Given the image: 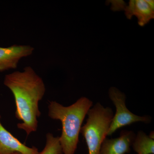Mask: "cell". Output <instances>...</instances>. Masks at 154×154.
Wrapping results in <instances>:
<instances>
[{"label":"cell","mask_w":154,"mask_h":154,"mask_svg":"<svg viewBox=\"0 0 154 154\" xmlns=\"http://www.w3.org/2000/svg\"><path fill=\"white\" fill-rule=\"evenodd\" d=\"M111 9L113 11H124L127 6L126 3L123 1H110Z\"/></svg>","instance_id":"cell-11"},{"label":"cell","mask_w":154,"mask_h":154,"mask_svg":"<svg viewBox=\"0 0 154 154\" xmlns=\"http://www.w3.org/2000/svg\"><path fill=\"white\" fill-rule=\"evenodd\" d=\"M0 115V154L18 152L22 154H38L35 147L28 146L15 137L5 128L1 122Z\"/></svg>","instance_id":"cell-7"},{"label":"cell","mask_w":154,"mask_h":154,"mask_svg":"<svg viewBox=\"0 0 154 154\" xmlns=\"http://www.w3.org/2000/svg\"><path fill=\"white\" fill-rule=\"evenodd\" d=\"M128 19L133 16L137 18L138 24L143 26L154 18V10L149 6L146 0H131L124 10Z\"/></svg>","instance_id":"cell-8"},{"label":"cell","mask_w":154,"mask_h":154,"mask_svg":"<svg viewBox=\"0 0 154 154\" xmlns=\"http://www.w3.org/2000/svg\"><path fill=\"white\" fill-rule=\"evenodd\" d=\"M109 98L112 101L116 109L113 115L107 136L113 134L116 130L137 122L148 124L151 122L152 118L148 116H139L131 112L125 104L126 96L124 93L115 87H111L108 91Z\"/></svg>","instance_id":"cell-4"},{"label":"cell","mask_w":154,"mask_h":154,"mask_svg":"<svg viewBox=\"0 0 154 154\" xmlns=\"http://www.w3.org/2000/svg\"><path fill=\"white\" fill-rule=\"evenodd\" d=\"M38 154H63L59 137H55L52 134L48 133L44 149Z\"/></svg>","instance_id":"cell-10"},{"label":"cell","mask_w":154,"mask_h":154,"mask_svg":"<svg viewBox=\"0 0 154 154\" xmlns=\"http://www.w3.org/2000/svg\"><path fill=\"white\" fill-rule=\"evenodd\" d=\"M10 154H22L21 153H19L18 152H15V153H11Z\"/></svg>","instance_id":"cell-13"},{"label":"cell","mask_w":154,"mask_h":154,"mask_svg":"<svg viewBox=\"0 0 154 154\" xmlns=\"http://www.w3.org/2000/svg\"><path fill=\"white\" fill-rule=\"evenodd\" d=\"M4 84L14 95L16 104L15 116L22 122L17 124L29 135L38 128V118L41 115L38 107L45 91L41 77L31 66L25 67L22 71H15L6 75Z\"/></svg>","instance_id":"cell-1"},{"label":"cell","mask_w":154,"mask_h":154,"mask_svg":"<svg viewBox=\"0 0 154 154\" xmlns=\"http://www.w3.org/2000/svg\"><path fill=\"white\" fill-rule=\"evenodd\" d=\"M146 2L148 3L151 8L154 10V1L152 0H146Z\"/></svg>","instance_id":"cell-12"},{"label":"cell","mask_w":154,"mask_h":154,"mask_svg":"<svg viewBox=\"0 0 154 154\" xmlns=\"http://www.w3.org/2000/svg\"><path fill=\"white\" fill-rule=\"evenodd\" d=\"M93 102L88 98H80L74 104L64 106L51 101L48 105V116L61 121L62 126L59 137L63 154H75L79 142V136L83 121Z\"/></svg>","instance_id":"cell-2"},{"label":"cell","mask_w":154,"mask_h":154,"mask_svg":"<svg viewBox=\"0 0 154 154\" xmlns=\"http://www.w3.org/2000/svg\"><path fill=\"white\" fill-rule=\"evenodd\" d=\"M88 118L81 133L88 146V154H99L113 116L112 109L97 103L87 113Z\"/></svg>","instance_id":"cell-3"},{"label":"cell","mask_w":154,"mask_h":154,"mask_svg":"<svg viewBox=\"0 0 154 154\" xmlns=\"http://www.w3.org/2000/svg\"><path fill=\"white\" fill-rule=\"evenodd\" d=\"M132 146L137 154H154V139L142 131L136 135Z\"/></svg>","instance_id":"cell-9"},{"label":"cell","mask_w":154,"mask_h":154,"mask_svg":"<svg viewBox=\"0 0 154 154\" xmlns=\"http://www.w3.org/2000/svg\"><path fill=\"white\" fill-rule=\"evenodd\" d=\"M135 136L133 131L123 130L119 137L113 139L106 138L102 142L99 154L129 153Z\"/></svg>","instance_id":"cell-6"},{"label":"cell","mask_w":154,"mask_h":154,"mask_svg":"<svg viewBox=\"0 0 154 154\" xmlns=\"http://www.w3.org/2000/svg\"><path fill=\"white\" fill-rule=\"evenodd\" d=\"M34 48L28 45H11L0 47V72L17 67L19 61L23 57L31 55Z\"/></svg>","instance_id":"cell-5"}]
</instances>
